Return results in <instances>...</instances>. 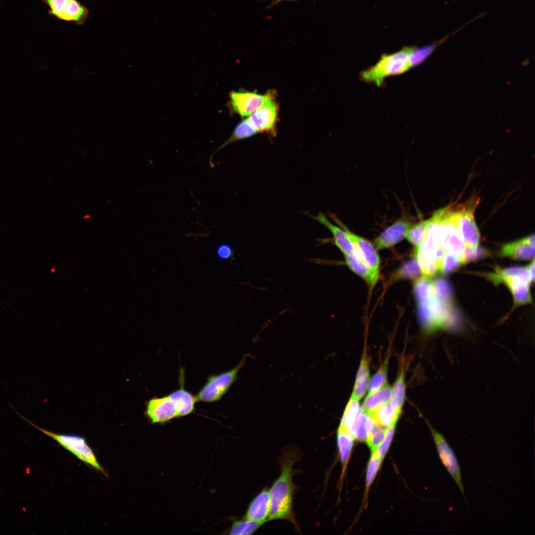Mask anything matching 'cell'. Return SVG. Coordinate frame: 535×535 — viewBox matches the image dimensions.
I'll list each match as a JSON object with an SVG mask.
<instances>
[{
	"instance_id": "cell-1",
	"label": "cell",
	"mask_w": 535,
	"mask_h": 535,
	"mask_svg": "<svg viewBox=\"0 0 535 535\" xmlns=\"http://www.w3.org/2000/svg\"><path fill=\"white\" fill-rule=\"evenodd\" d=\"M301 456L293 446L286 448L280 459V474L268 489L270 511L268 520H287L297 527L293 510L295 489L292 477L293 466Z\"/></svg>"
},
{
	"instance_id": "cell-2",
	"label": "cell",
	"mask_w": 535,
	"mask_h": 535,
	"mask_svg": "<svg viewBox=\"0 0 535 535\" xmlns=\"http://www.w3.org/2000/svg\"><path fill=\"white\" fill-rule=\"evenodd\" d=\"M179 375L180 387L169 394L154 396L145 403L144 415L153 425L163 424L176 418L187 416L195 409L196 396L184 386V372Z\"/></svg>"
},
{
	"instance_id": "cell-3",
	"label": "cell",
	"mask_w": 535,
	"mask_h": 535,
	"mask_svg": "<svg viewBox=\"0 0 535 535\" xmlns=\"http://www.w3.org/2000/svg\"><path fill=\"white\" fill-rule=\"evenodd\" d=\"M411 49V47H404L393 54L381 55L374 65L361 72V79L379 87L386 77L407 71L411 68L409 60Z\"/></svg>"
},
{
	"instance_id": "cell-4",
	"label": "cell",
	"mask_w": 535,
	"mask_h": 535,
	"mask_svg": "<svg viewBox=\"0 0 535 535\" xmlns=\"http://www.w3.org/2000/svg\"><path fill=\"white\" fill-rule=\"evenodd\" d=\"M11 407L23 420L55 440L59 445L73 454L85 464L105 476H108L107 472L99 462L94 451L88 444L84 436L72 434L57 433L42 428L33 424L18 413L12 406Z\"/></svg>"
},
{
	"instance_id": "cell-5",
	"label": "cell",
	"mask_w": 535,
	"mask_h": 535,
	"mask_svg": "<svg viewBox=\"0 0 535 535\" xmlns=\"http://www.w3.org/2000/svg\"><path fill=\"white\" fill-rule=\"evenodd\" d=\"M435 213L438 219V241L440 247L445 253L460 257L466 246L457 225L455 210L446 207Z\"/></svg>"
},
{
	"instance_id": "cell-6",
	"label": "cell",
	"mask_w": 535,
	"mask_h": 535,
	"mask_svg": "<svg viewBox=\"0 0 535 535\" xmlns=\"http://www.w3.org/2000/svg\"><path fill=\"white\" fill-rule=\"evenodd\" d=\"M246 358L247 356H244L238 365L230 370L210 375L196 395L197 401L205 403L219 401L237 379L238 374L244 366Z\"/></svg>"
},
{
	"instance_id": "cell-7",
	"label": "cell",
	"mask_w": 535,
	"mask_h": 535,
	"mask_svg": "<svg viewBox=\"0 0 535 535\" xmlns=\"http://www.w3.org/2000/svg\"><path fill=\"white\" fill-rule=\"evenodd\" d=\"M427 423L431 433L441 463L457 484L466 501L461 467L454 450L444 436L434 429L428 421Z\"/></svg>"
},
{
	"instance_id": "cell-8",
	"label": "cell",
	"mask_w": 535,
	"mask_h": 535,
	"mask_svg": "<svg viewBox=\"0 0 535 535\" xmlns=\"http://www.w3.org/2000/svg\"><path fill=\"white\" fill-rule=\"evenodd\" d=\"M49 14L56 19L82 25L89 17L88 8L78 0H42Z\"/></svg>"
},
{
	"instance_id": "cell-9",
	"label": "cell",
	"mask_w": 535,
	"mask_h": 535,
	"mask_svg": "<svg viewBox=\"0 0 535 535\" xmlns=\"http://www.w3.org/2000/svg\"><path fill=\"white\" fill-rule=\"evenodd\" d=\"M329 216L345 231L355 248L356 254L369 267L374 279L377 282L379 276L380 259L375 246L368 240L351 232L333 214L330 213Z\"/></svg>"
},
{
	"instance_id": "cell-10",
	"label": "cell",
	"mask_w": 535,
	"mask_h": 535,
	"mask_svg": "<svg viewBox=\"0 0 535 535\" xmlns=\"http://www.w3.org/2000/svg\"><path fill=\"white\" fill-rule=\"evenodd\" d=\"M270 93L259 94L249 91H233L230 94L232 108L242 116H249L272 98Z\"/></svg>"
},
{
	"instance_id": "cell-11",
	"label": "cell",
	"mask_w": 535,
	"mask_h": 535,
	"mask_svg": "<svg viewBox=\"0 0 535 535\" xmlns=\"http://www.w3.org/2000/svg\"><path fill=\"white\" fill-rule=\"evenodd\" d=\"M474 207L466 206L455 210L456 220L460 233L466 246L472 249L478 246L480 238L474 218Z\"/></svg>"
},
{
	"instance_id": "cell-12",
	"label": "cell",
	"mask_w": 535,
	"mask_h": 535,
	"mask_svg": "<svg viewBox=\"0 0 535 535\" xmlns=\"http://www.w3.org/2000/svg\"><path fill=\"white\" fill-rule=\"evenodd\" d=\"M272 99L268 101L247 118L257 133L274 132L277 119L278 107Z\"/></svg>"
},
{
	"instance_id": "cell-13",
	"label": "cell",
	"mask_w": 535,
	"mask_h": 535,
	"mask_svg": "<svg viewBox=\"0 0 535 535\" xmlns=\"http://www.w3.org/2000/svg\"><path fill=\"white\" fill-rule=\"evenodd\" d=\"M413 223L410 219L402 216L386 228L375 239L376 249L391 247L405 238L406 233Z\"/></svg>"
},
{
	"instance_id": "cell-14",
	"label": "cell",
	"mask_w": 535,
	"mask_h": 535,
	"mask_svg": "<svg viewBox=\"0 0 535 535\" xmlns=\"http://www.w3.org/2000/svg\"><path fill=\"white\" fill-rule=\"evenodd\" d=\"M500 255L517 260L534 259V234L505 245L500 251Z\"/></svg>"
},
{
	"instance_id": "cell-15",
	"label": "cell",
	"mask_w": 535,
	"mask_h": 535,
	"mask_svg": "<svg viewBox=\"0 0 535 535\" xmlns=\"http://www.w3.org/2000/svg\"><path fill=\"white\" fill-rule=\"evenodd\" d=\"M269 511V490L265 488L251 501L244 518L265 523L268 521Z\"/></svg>"
},
{
	"instance_id": "cell-16",
	"label": "cell",
	"mask_w": 535,
	"mask_h": 535,
	"mask_svg": "<svg viewBox=\"0 0 535 535\" xmlns=\"http://www.w3.org/2000/svg\"><path fill=\"white\" fill-rule=\"evenodd\" d=\"M310 216L326 227L333 235L334 244L344 255L356 253L355 248L345 231L339 225L332 223L322 213Z\"/></svg>"
},
{
	"instance_id": "cell-17",
	"label": "cell",
	"mask_w": 535,
	"mask_h": 535,
	"mask_svg": "<svg viewBox=\"0 0 535 535\" xmlns=\"http://www.w3.org/2000/svg\"><path fill=\"white\" fill-rule=\"evenodd\" d=\"M510 290L515 303L523 305L531 302L530 284L521 278L514 276H505L501 279Z\"/></svg>"
},
{
	"instance_id": "cell-18",
	"label": "cell",
	"mask_w": 535,
	"mask_h": 535,
	"mask_svg": "<svg viewBox=\"0 0 535 535\" xmlns=\"http://www.w3.org/2000/svg\"><path fill=\"white\" fill-rule=\"evenodd\" d=\"M401 412V410L390 400L378 407L370 416L376 424L386 428L397 423Z\"/></svg>"
},
{
	"instance_id": "cell-19",
	"label": "cell",
	"mask_w": 535,
	"mask_h": 535,
	"mask_svg": "<svg viewBox=\"0 0 535 535\" xmlns=\"http://www.w3.org/2000/svg\"><path fill=\"white\" fill-rule=\"evenodd\" d=\"M391 397L392 388L386 383L379 389L368 393L361 409L370 416L378 407L389 402Z\"/></svg>"
},
{
	"instance_id": "cell-20",
	"label": "cell",
	"mask_w": 535,
	"mask_h": 535,
	"mask_svg": "<svg viewBox=\"0 0 535 535\" xmlns=\"http://www.w3.org/2000/svg\"><path fill=\"white\" fill-rule=\"evenodd\" d=\"M370 382L369 359L367 349H364L352 395L360 400L366 392Z\"/></svg>"
},
{
	"instance_id": "cell-21",
	"label": "cell",
	"mask_w": 535,
	"mask_h": 535,
	"mask_svg": "<svg viewBox=\"0 0 535 535\" xmlns=\"http://www.w3.org/2000/svg\"><path fill=\"white\" fill-rule=\"evenodd\" d=\"M256 133H257V132L250 123L247 119L240 122L235 128L234 131L230 137L212 154L209 160L210 166L211 167H214V164L213 162V157L218 151L232 143L250 138L255 135Z\"/></svg>"
},
{
	"instance_id": "cell-22",
	"label": "cell",
	"mask_w": 535,
	"mask_h": 535,
	"mask_svg": "<svg viewBox=\"0 0 535 535\" xmlns=\"http://www.w3.org/2000/svg\"><path fill=\"white\" fill-rule=\"evenodd\" d=\"M345 255V263L354 273L363 278L371 288L376 283L372 272L364 261L354 253Z\"/></svg>"
},
{
	"instance_id": "cell-23",
	"label": "cell",
	"mask_w": 535,
	"mask_h": 535,
	"mask_svg": "<svg viewBox=\"0 0 535 535\" xmlns=\"http://www.w3.org/2000/svg\"><path fill=\"white\" fill-rule=\"evenodd\" d=\"M354 438L349 430L340 427L337 432V446L342 465L345 468L353 447Z\"/></svg>"
},
{
	"instance_id": "cell-24",
	"label": "cell",
	"mask_w": 535,
	"mask_h": 535,
	"mask_svg": "<svg viewBox=\"0 0 535 535\" xmlns=\"http://www.w3.org/2000/svg\"><path fill=\"white\" fill-rule=\"evenodd\" d=\"M488 278L494 284L500 282L501 279L505 276L518 277L529 284L532 280L527 268L513 267L506 268H497L494 273L487 274Z\"/></svg>"
},
{
	"instance_id": "cell-25",
	"label": "cell",
	"mask_w": 535,
	"mask_h": 535,
	"mask_svg": "<svg viewBox=\"0 0 535 535\" xmlns=\"http://www.w3.org/2000/svg\"><path fill=\"white\" fill-rule=\"evenodd\" d=\"M373 422L371 417L361 409L350 429V432L354 439L361 441H365Z\"/></svg>"
},
{
	"instance_id": "cell-26",
	"label": "cell",
	"mask_w": 535,
	"mask_h": 535,
	"mask_svg": "<svg viewBox=\"0 0 535 535\" xmlns=\"http://www.w3.org/2000/svg\"><path fill=\"white\" fill-rule=\"evenodd\" d=\"M434 294L437 299L446 307H450L453 300V290L450 282L440 277L432 282Z\"/></svg>"
},
{
	"instance_id": "cell-27",
	"label": "cell",
	"mask_w": 535,
	"mask_h": 535,
	"mask_svg": "<svg viewBox=\"0 0 535 535\" xmlns=\"http://www.w3.org/2000/svg\"><path fill=\"white\" fill-rule=\"evenodd\" d=\"M428 222V219L413 224L406 233L405 238L416 248L419 247L424 240Z\"/></svg>"
},
{
	"instance_id": "cell-28",
	"label": "cell",
	"mask_w": 535,
	"mask_h": 535,
	"mask_svg": "<svg viewBox=\"0 0 535 535\" xmlns=\"http://www.w3.org/2000/svg\"><path fill=\"white\" fill-rule=\"evenodd\" d=\"M359 400L351 395L345 408L339 427L348 429L352 426L355 420L361 410Z\"/></svg>"
},
{
	"instance_id": "cell-29",
	"label": "cell",
	"mask_w": 535,
	"mask_h": 535,
	"mask_svg": "<svg viewBox=\"0 0 535 535\" xmlns=\"http://www.w3.org/2000/svg\"><path fill=\"white\" fill-rule=\"evenodd\" d=\"M264 523L243 518L235 521L230 529L229 534L238 535H252L257 531Z\"/></svg>"
},
{
	"instance_id": "cell-30",
	"label": "cell",
	"mask_w": 535,
	"mask_h": 535,
	"mask_svg": "<svg viewBox=\"0 0 535 535\" xmlns=\"http://www.w3.org/2000/svg\"><path fill=\"white\" fill-rule=\"evenodd\" d=\"M401 367L394 386L392 388L391 401L400 409H402L405 394L404 364Z\"/></svg>"
},
{
	"instance_id": "cell-31",
	"label": "cell",
	"mask_w": 535,
	"mask_h": 535,
	"mask_svg": "<svg viewBox=\"0 0 535 535\" xmlns=\"http://www.w3.org/2000/svg\"><path fill=\"white\" fill-rule=\"evenodd\" d=\"M386 430L373 421L365 440L372 453L378 449L385 437Z\"/></svg>"
},
{
	"instance_id": "cell-32",
	"label": "cell",
	"mask_w": 535,
	"mask_h": 535,
	"mask_svg": "<svg viewBox=\"0 0 535 535\" xmlns=\"http://www.w3.org/2000/svg\"><path fill=\"white\" fill-rule=\"evenodd\" d=\"M389 356L390 353L388 354L383 363L371 379L368 386V393L379 389L387 383Z\"/></svg>"
},
{
	"instance_id": "cell-33",
	"label": "cell",
	"mask_w": 535,
	"mask_h": 535,
	"mask_svg": "<svg viewBox=\"0 0 535 535\" xmlns=\"http://www.w3.org/2000/svg\"><path fill=\"white\" fill-rule=\"evenodd\" d=\"M415 255L416 259L424 277H431L438 271L437 264L433 260L427 258L416 251Z\"/></svg>"
},
{
	"instance_id": "cell-34",
	"label": "cell",
	"mask_w": 535,
	"mask_h": 535,
	"mask_svg": "<svg viewBox=\"0 0 535 535\" xmlns=\"http://www.w3.org/2000/svg\"><path fill=\"white\" fill-rule=\"evenodd\" d=\"M382 460V459L378 455L377 450L372 453L366 474V486L367 492L376 476Z\"/></svg>"
},
{
	"instance_id": "cell-35",
	"label": "cell",
	"mask_w": 535,
	"mask_h": 535,
	"mask_svg": "<svg viewBox=\"0 0 535 535\" xmlns=\"http://www.w3.org/2000/svg\"><path fill=\"white\" fill-rule=\"evenodd\" d=\"M461 264L459 257L446 253L442 260L439 271L445 274L449 273L457 269Z\"/></svg>"
},
{
	"instance_id": "cell-36",
	"label": "cell",
	"mask_w": 535,
	"mask_h": 535,
	"mask_svg": "<svg viewBox=\"0 0 535 535\" xmlns=\"http://www.w3.org/2000/svg\"><path fill=\"white\" fill-rule=\"evenodd\" d=\"M421 274L422 272L416 259L405 264L398 273L399 277L408 278H416Z\"/></svg>"
},
{
	"instance_id": "cell-37",
	"label": "cell",
	"mask_w": 535,
	"mask_h": 535,
	"mask_svg": "<svg viewBox=\"0 0 535 535\" xmlns=\"http://www.w3.org/2000/svg\"><path fill=\"white\" fill-rule=\"evenodd\" d=\"M488 254L487 250L480 247L478 246L474 249L466 247L460 258L462 264H463L486 257Z\"/></svg>"
},
{
	"instance_id": "cell-38",
	"label": "cell",
	"mask_w": 535,
	"mask_h": 535,
	"mask_svg": "<svg viewBox=\"0 0 535 535\" xmlns=\"http://www.w3.org/2000/svg\"><path fill=\"white\" fill-rule=\"evenodd\" d=\"M396 424L386 428L384 439L377 450L379 457L383 459L390 446L394 433Z\"/></svg>"
},
{
	"instance_id": "cell-39",
	"label": "cell",
	"mask_w": 535,
	"mask_h": 535,
	"mask_svg": "<svg viewBox=\"0 0 535 535\" xmlns=\"http://www.w3.org/2000/svg\"><path fill=\"white\" fill-rule=\"evenodd\" d=\"M216 252L218 258L223 260L230 258L233 253L231 246L227 244H222L219 245L217 249Z\"/></svg>"
},
{
	"instance_id": "cell-40",
	"label": "cell",
	"mask_w": 535,
	"mask_h": 535,
	"mask_svg": "<svg viewBox=\"0 0 535 535\" xmlns=\"http://www.w3.org/2000/svg\"><path fill=\"white\" fill-rule=\"evenodd\" d=\"M526 268H527V269H528V271H529V273H530V274L531 275L532 281H534V278H535V262H534V260H533L532 262L529 265H528Z\"/></svg>"
},
{
	"instance_id": "cell-41",
	"label": "cell",
	"mask_w": 535,
	"mask_h": 535,
	"mask_svg": "<svg viewBox=\"0 0 535 535\" xmlns=\"http://www.w3.org/2000/svg\"><path fill=\"white\" fill-rule=\"evenodd\" d=\"M282 0H275V3H277V2H278L279 1H282Z\"/></svg>"
}]
</instances>
